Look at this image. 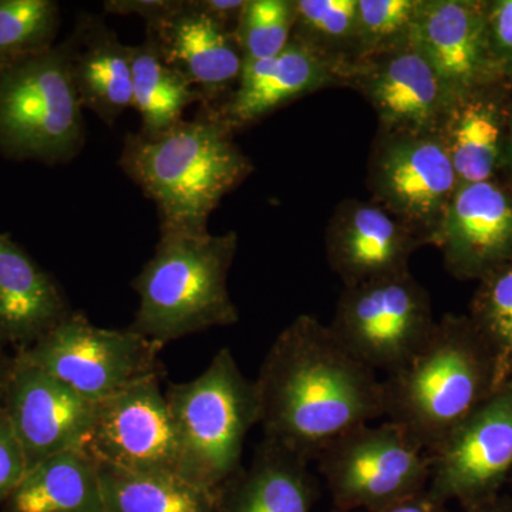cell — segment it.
<instances>
[{
  "label": "cell",
  "mask_w": 512,
  "mask_h": 512,
  "mask_svg": "<svg viewBox=\"0 0 512 512\" xmlns=\"http://www.w3.org/2000/svg\"><path fill=\"white\" fill-rule=\"evenodd\" d=\"M254 382L264 439L308 461L384 417L382 380L315 316H298L276 336Z\"/></svg>",
  "instance_id": "1"
},
{
  "label": "cell",
  "mask_w": 512,
  "mask_h": 512,
  "mask_svg": "<svg viewBox=\"0 0 512 512\" xmlns=\"http://www.w3.org/2000/svg\"><path fill=\"white\" fill-rule=\"evenodd\" d=\"M119 165L156 204L160 232L191 235L210 232L212 212L254 170L234 131L207 113L157 136L128 134Z\"/></svg>",
  "instance_id": "2"
},
{
  "label": "cell",
  "mask_w": 512,
  "mask_h": 512,
  "mask_svg": "<svg viewBox=\"0 0 512 512\" xmlns=\"http://www.w3.org/2000/svg\"><path fill=\"white\" fill-rule=\"evenodd\" d=\"M494 392L483 340L468 316L448 313L419 355L382 380L384 417L430 454Z\"/></svg>",
  "instance_id": "3"
},
{
  "label": "cell",
  "mask_w": 512,
  "mask_h": 512,
  "mask_svg": "<svg viewBox=\"0 0 512 512\" xmlns=\"http://www.w3.org/2000/svg\"><path fill=\"white\" fill-rule=\"evenodd\" d=\"M238 235L160 232L156 251L134 278L138 309L128 330L164 348L167 343L239 320L228 276Z\"/></svg>",
  "instance_id": "4"
},
{
  "label": "cell",
  "mask_w": 512,
  "mask_h": 512,
  "mask_svg": "<svg viewBox=\"0 0 512 512\" xmlns=\"http://www.w3.org/2000/svg\"><path fill=\"white\" fill-rule=\"evenodd\" d=\"M177 444V476L215 493L242 467L249 431L259 423L254 380L229 348L218 350L200 376L164 392Z\"/></svg>",
  "instance_id": "5"
},
{
  "label": "cell",
  "mask_w": 512,
  "mask_h": 512,
  "mask_svg": "<svg viewBox=\"0 0 512 512\" xmlns=\"http://www.w3.org/2000/svg\"><path fill=\"white\" fill-rule=\"evenodd\" d=\"M69 39L0 72V154L45 165L70 163L86 141Z\"/></svg>",
  "instance_id": "6"
},
{
  "label": "cell",
  "mask_w": 512,
  "mask_h": 512,
  "mask_svg": "<svg viewBox=\"0 0 512 512\" xmlns=\"http://www.w3.org/2000/svg\"><path fill=\"white\" fill-rule=\"evenodd\" d=\"M436 323L429 292L407 271L343 286L329 328L350 355L389 376L419 355Z\"/></svg>",
  "instance_id": "7"
},
{
  "label": "cell",
  "mask_w": 512,
  "mask_h": 512,
  "mask_svg": "<svg viewBox=\"0 0 512 512\" xmlns=\"http://www.w3.org/2000/svg\"><path fill=\"white\" fill-rule=\"evenodd\" d=\"M316 461L339 510L376 512L424 493L430 480L429 454L387 420L342 434Z\"/></svg>",
  "instance_id": "8"
},
{
  "label": "cell",
  "mask_w": 512,
  "mask_h": 512,
  "mask_svg": "<svg viewBox=\"0 0 512 512\" xmlns=\"http://www.w3.org/2000/svg\"><path fill=\"white\" fill-rule=\"evenodd\" d=\"M161 346L131 330L104 329L73 311L20 355L77 394L99 403L154 377H163Z\"/></svg>",
  "instance_id": "9"
},
{
  "label": "cell",
  "mask_w": 512,
  "mask_h": 512,
  "mask_svg": "<svg viewBox=\"0 0 512 512\" xmlns=\"http://www.w3.org/2000/svg\"><path fill=\"white\" fill-rule=\"evenodd\" d=\"M367 185L372 201L430 245L460 183L439 133L379 131Z\"/></svg>",
  "instance_id": "10"
},
{
  "label": "cell",
  "mask_w": 512,
  "mask_h": 512,
  "mask_svg": "<svg viewBox=\"0 0 512 512\" xmlns=\"http://www.w3.org/2000/svg\"><path fill=\"white\" fill-rule=\"evenodd\" d=\"M427 494L463 510L501 494L512 474V379L495 390L436 450Z\"/></svg>",
  "instance_id": "11"
},
{
  "label": "cell",
  "mask_w": 512,
  "mask_h": 512,
  "mask_svg": "<svg viewBox=\"0 0 512 512\" xmlns=\"http://www.w3.org/2000/svg\"><path fill=\"white\" fill-rule=\"evenodd\" d=\"M160 380H144L97 403L86 450L99 463L177 476V444Z\"/></svg>",
  "instance_id": "12"
},
{
  "label": "cell",
  "mask_w": 512,
  "mask_h": 512,
  "mask_svg": "<svg viewBox=\"0 0 512 512\" xmlns=\"http://www.w3.org/2000/svg\"><path fill=\"white\" fill-rule=\"evenodd\" d=\"M3 409L29 468L74 448H86L97 403L84 399L20 353L13 356Z\"/></svg>",
  "instance_id": "13"
},
{
  "label": "cell",
  "mask_w": 512,
  "mask_h": 512,
  "mask_svg": "<svg viewBox=\"0 0 512 512\" xmlns=\"http://www.w3.org/2000/svg\"><path fill=\"white\" fill-rule=\"evenodd\" d=\"M348 86L372 106L383 133H439L450 94L412 39L353 64Z\"/></svg>",
  "instance_id": "14"
},
{
  "label": "cell",
  "mask_w": 512,
  "mask_h": 512,
  "mask_svg": "<svg viewBox=\"0 0 512 512\" xmlns=\"http://www.w3.org/2000/svg\"><path fill=\"white\" fill-rule=\"evenodd\" d=\"M414 40L451 100L504 76L491 49L485 2L421 0Z\"/></svg>",
  "instance_id": "15"
},
{
  "label": "cell",
  "mask_w": 512,
  "mask_h": 512,
  "mask_svg": "<svg viewBox=\"0 0 512 512\" xmlns=\"http://www.w3.org/2000/svg\"><path fill=\"white\" fill-rule=\"evenodd\" d=\"M349 74V67L292 39L279 55L245 63L235 89L204 113L235 133L292 101L328 87L348 86Z\"/></svg>",
  "instance_id": "16"
},
{
  "label": "cell",
  "mask_w": 512,
  "mask_h": 512,
  "mask_svg": "<svg viewBox=\"0 0 512 512\" xmlns=\"http://www.w3.org/2000/svg\"><path fill=\"white\" fill-rule=\"evenodd\" d=\"M458 279H478L512 258V195L494 180L460 184L431 238Z\"/></svg>",
  "instance_id": "17"
},
{
  "label": "cell",
  "mask_w": 512,
  "mask_h": 512,
  "mask_svg": "<svg viewBox=\"0 0 512 512\" xmlns=\"http://www.w3.org/2000/svg\"><path fill=\"white\" fill-rule=\"evenodd\" d=\"M423 239L375 201L340 202L326 228L330 269L343 286L366 284L410 271Z\"/></svg>",
  "instance_id": "18"
},
{
  "label": "cell",
  "mask_w": 512,
  "mask_h": 512,
  "mask_svg": "<svg viewBox=\"0 0 512 512\" xmlns=\"http://www.w3.org/2000/svg\"><path fill=\"white\" fill-rule=\"evenodd\" d=\"M164 62L200 93L205 109L235 89L244 70V56L235 32L215 22L185 0L183 8L147 25Z\"/></svg>",
  "instance_id": "19"
},
{
  "label": "cell",
  "mask_w": 512,
  "mask_h": 512,
  "mask_svg": "<svg viewBox=\"0 0 512 512\" xmlns=\"http://www.w3.org/2000/svg\"><path fill=\"white\" fill-rule=\"evenodd\" d=\"M72 312L56 279L0 232V350L30 348Z\"/></svg>",
  "instance_id": "20"
},
{
  "label": "cell",
  "mask_w": 512,
  "mask_h": 512,
  "mask_svg": "<svg viewBox=\"0 0 512 512\" xmlns=\"http://www.w3.org/2000/svg\"><path fill=\"white\" fill-rule=\"evenodd\" d=\"M309 463L262 440L251 464L217 488L214 512H312L319 487Z\"/></svg>",
  "instance_id": "21"
},
{
  "label": "cell",
  "mask_w": 512,
  "mask_h": 512,
  "mask_svg": "<svg viewBox=\"0 0 512 512\" xmlns=\"http://www.w3.org/2000/svg\"><path fill=\"white\" fill-rule=\"evenodd\" d=\"M67 39L83 109L113 126L124 111L133 107V46L121 43L103 19L90 15L77 19Z\"/></svg>",
  "instance_id": "22"
},
{
  "label": "cell",
  "mask_w": 512,
  "mask_h": 512,
  "mask_svg": "<svg viewBox=\"0 0 512 512\" xmlns=\"http://www.w3.org/2000/svg\"><path fill=\"white\" fill-rule=\"evenodd\" d=\"M2 512H107L96 458L74 448L29 468Z\"/></svg>",
  "instance_id": "23"
},
{
  "label": "cell",
  "mask_w": 512,
  "mask_h": 512,
  "mask_svg": "<svg viewBox=\"0 0 512 512\" xmlns=\"http://www.w3.org/2000/svg\"><path fill=\"white\" fill-rule=\"evenodd\" d=\"M487 89L451 100L440 127L441 140L460 184L493 180L503 160V116Z\"/></svg>",
  "instance_id": "24"
},
{
  "label": "cell",
  "mask_w": 512,
  "mask_h": 512,
  "mask_svg": "<svg viewBox=\"0 0 512 512\" xmlns=\"http://www.w3.org/2000/svg\"><path fill=\"white\" fill-rule=\"evenodd\" d=\"M194 103H202L200 93L164 62L151 37L133 46V107L141 134L153 137L177 126Z\"/></svg>",
  "instance_id": "25"
},
{
  "label": "cell",
  "mask_w": 512,
  "mask_h": 512,
  "mask_svg": "<svg viewBox=\"0 0 512 512\" xmlns=\"http://www.w3.org/2000/svg\"><path fill=\"white\" fill-rule=\"evenodd\" d=\"M97 464L107 512H214L215 493L183 478Z\"/></svg>",
  "instance_id": "26"
},
{
  "label": "cell",
  "mask_w": 512,
  "mask_h": 512,
  "mask_svg": "<svg viewBox=\"0 0 512 512\" xmlns=\"http://www.w3.org/2000/svg\"><path fill=\"white\" fill-rule=\"evenodd\" d=\"M467 316L493 359L498 390L512 379V258L480 279Z\"/></svg>",
  "instance_id": "27"
},
{
  "label": "cell",
  "mask_w": 512,
  "mask_h": 512,
  "mask_svg": "<svg viewBox=\"0 0 512 512\" xmlns=\"http://www.w3.org/2000/svg\"><path fill=\"white\" fill-rule=\"evenodd\" d=\"M292 39L352 70L357 60V0H293Z\"/></svg>",
  "instance_id": "28"
},
{
  "label": "cell",
  "mask_w": 512,
  "mask_h": 512,
  "mask_svg": "<svg viewBox=\"0 0 512 512\" xmlns=\"http://www.w3.org/2000/svg\"><path fill=\"white\" fill-rule=\"evenodd\" d=\"M60 20L53 0H0V72L53 49Z\"/></svg>",
  "instance_id": "29"
},
{
  "label": "cell",
  "mask_w": 512,
  "mask_h": 512,
  "mask_svg": "<svg viewBox=\"0 0 512 512\" xmlns=\"http://www.w3.org/2000/svg\"><path fill=\"white\" fill-rule=\"evenodd\" d=\"M293 0H247L235 36L244 64L279 55L291 43Z\"/></svg>",
  "instance_id": "30"
},
{
  "label": "cell",
  "mask_w": 512,
  "mask_h": 512,
  "mask_svg": "<svg viewBox=\"0 0 512 512\" xmlns=\"http://www.w3.org/2000/svg\"><path fill=\"white\" fill-rule=\"evenodd\" d=\"M420 3L421 0H357L356 63L412 39Z\"/></svg>",
  "instance_id": "31"
},
{
  "label": "cell",
  "mask_w": 512,
  "mask_h": 512,
  "mask_svg": "<svg viewBox=\"0 0 512 512\" xmlns=\"http://www.w3.org/2000/svg\"><path fill=\"white\" fill-rule=\"evenodd\" d=\"M28 473L25 453L13 431L5 409L0 406V505L8 500Z\"/></svg>",
  "instance_id": "32"
},
{
  "label": "cell",
  "mask_w": 512,
  "mask_h": 512,
  "mask_svg": "<svg viewBox=\"0 0 512 512\" xmlns=\"http://www.w3.org/2000/svg\"><path fill=\"white\" fill-rule=\"evenodd\" d=\"M488 32L495 62L503 74L512 73V0L487 3Z\"/></svg>",
  "instance_id": "33"
},
{
  "label": "cell",
  "mask_w": 512,
  "mask_h": 512,
  "mask_svg": "<svg viewBox=\"0 0 512 512\" xmlns=\"http://www.w3.org/2000/svg\"><path fill=\"white\" fill-rule=\"evenodd\" d=\"M185 0H106L104 10L110 15L138 16L146 25L160 22L174 15L184 6Z\"/></svg>",
  "instance_id": "34"
},
{
  "label": "cell",
  "mask_w": 512,
  "mask_h": 512,
  "mask_svg": "<svg viewBox=\"0 0 512 512\" xmlns=\"http://www.w3.org/2000/svg\"><path fill=\"white\" fill-rule=\"evenodd\" d=\"M247 0H191L192 6L205 16L235 32Z\"/></svg>",
  "instance_id": "35"
},
{
  "label": "cell",
  "mask_w": 512,
  "mask_h": 512,
  "mask_svg": "<svg viewBox=\"0 0 512 512\" xmlns=\"http://www.w3.org/2000/svg\"><path fill=\"white\" fill-rule=\"evenodd\" d=\"M376 512H450V510H448L447 504L434 500L427 494V491H424V493L413 495V497L406 498V500L399 501V503H394Z\"/></svg>",
  "instance_id": "36"
},
{
  "label": "cell",
  "mask_w": 512,
  "mask_h": 512,
  "mask_svg": "<svg viewBox=\"0 0 512 512\" xmlns=\"http://www.w3.org/2000/svg\"><path fill=\"white\" fill-rule=\"evenodd\" d=\"M464 512H512V497L500 494L484 503L468 507Z\"/></svg>",
  "instance_id": "37"
},
{
  "label": "cell",
  "mask_w": 512,
  "mask_h": 512,
  "mask_svg": "<svg viewBox=\"0 0 512 512\" xmlns=\"http://www.w3.org/2000/svg\"><path fill=\"white\" fill-rule=\"evenodd\" d=\"M13 357L6 355L3 350H0V406L3 403V396H5L6 384L12 369Z\"/></svg>",
  "instance_id": "38"
},
{
  "label": "cell",
  "mask_w": 512,
  "mask_h": 512,
  "mask_svg": "<svg viewBox=\"0 0 512 512\" xmlns=\"http://www.w3.org/2000/svg\"><path fill=\"white\" fill-rule=\"evenodd\" d=\"M503 156L507 161L508 167L512 171V116L510 119V126H508V136L504 143Z\"/></svg>",
  "instance_id": "39"
},
{
  "label": "cell",
  "mask_w": 512,
  "mask_h": 512,
  "mask_svg": "<svg viewBox=\"0 0 512 512\" xmlns=\"http://www.w3.org/2000/svg\"><path fill=\"white\" fill-rule=\"evenodd\" d=\"M329 512H365V511H348V510H339V508H333L332 511Z\"/></svg>",
  "instance_id": "40"
}]
</instances>
